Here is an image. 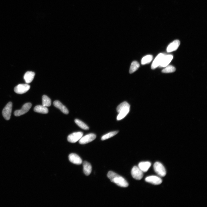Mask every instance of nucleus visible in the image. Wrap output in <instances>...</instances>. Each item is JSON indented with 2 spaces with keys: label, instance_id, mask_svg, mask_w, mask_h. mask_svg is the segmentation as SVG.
I'll return each instance as SVG.
<instances>
[{
  "label": "nucleus",
  "instance_id": "1",
  "mask_svg": "<svg viewBox=\"0 0 207 207\" xmlns=\"http://www.w3.org/2000/svg\"><path fill=\"white\" fill-rule=\"evenodd\" d=\"M107 176L112 182L120 187L126 188L129 186L128 183L124 178L113 171H109Z\"/></svg>",
  "mask_w": 207,
  "mask_h": 207
},
{
  "label": "nucleus",
  "instance_id": "2",
  "mask_svg": "<svg viewBox=\"0 0 207 207\" xmlns=\"http://www.w3.org/2000/svg\"><path fill=\"white\" fill-rule=\"evenodd\" d=\"M154 169L156 173L159 176L163 177L166 176V170L160 163L158 162L155 163L154 165Z\"/></svg>",
  "mask_w": 207,
  "mask_h": 207
},
{
  "label": "nucleus",
  "instance_id": "3",
  "mask_svg": "<svg viewBox=\"0 0 207 207\" xmlns=\"http://www.w3.org/2000/svg\"><path fill=\"white\" fill-rule=\"evenodd\" d=\"M131 174L132 177L137 180H141L143 176V172L139 167L136 166L133 167L131 170Z\"/></svg>",
  "mask_w": 207,
  "mask_h": 207
},
{
  "label": "nucleus",
  "instance_id": "4",
  "mask_svg": "<svg viewBox=\"0 0 207 207\" xmlns=\"http://www.w3.org/2000/svg\"><path fill=\"white\" fill-rule=\"evenodd\" d=\"M83 135V132H81L74 133L68 136V141L72 143H75L81 139Z\"/></svg>",
  "mask_w": 207,
  "mask_h": 207
},
{
  "label": "nucleus",
  "instance_id": "5",
  "mask_svg": "<svg viewBox=\"0 0 207 207\" xmlns=\"http://www.w3.org/2000/svg\"><path fill=\"white\" fill-rule=\"evenodd\" d=\"M13 104L11 102H9L3 110L2 113L5 119L7 120H10L12 111Z\"/></svg>",
  "mask_w": 207,
  "mask_h": 207
},
{
  "label": "nucleus",
  "instance_id": "6",
  "mask_svg": "<svg viewBox=\"0 0 207 207\" xmlns=\"http://www.w3.org/2000/svg\"><path fill=\"white\" fill-rule=\"evenodd\" d=\"M96 138V135L93 133H90L82 137L79 140V143L80 144L84 145L94 140Z\"/></svg>",
  "mask_w": 207,
  "mask_h": 207
},
{
  "label": "nucleus",
  "instance_id": "7",
  "mask_svg": "<svg viewBox=\"0 0 207 207\" xmlns=\"http://www.w3.org/2000/svg\"><path fill=\"white\" fill-rule=\"evenodd\" d=\"M32 106L31 103H27L25 104L22 107L21 109L15 111L14 113L15 116L18 117L23 115L27 113Z\"/></svg>",
  "mask_w": 207,
  "mask_h": 207
},
{
  "label": "nucleus",
  "instance_id": "8",
  "mask_svg": "<svg viewBox=\"0 0 207 207\" xmlns=\"http://www.w3.org/2000/svg\"><path fill=\"white\" fill-rule=\"evenodd\" d=\"M30 88V86L27 84H20L15 87L14 91L18 94H22L27 92Z\"/></svg>",
  "mask_w": 207,
  "mask_h": 207
},
{
  "label": "nucleus",
  "instance_id": "9",
  "mask_svg": "<svg viewBox=\"0 0 207 207\" xmlns=\"http://www.w3.org/2000/svg\"><path fill=\"white\" fill-rule=\"evenodd\" d=\"M145 181L148 183L155 185L161 184L162 182V179L156 176H151L147 177Z\"/></svg>",
  "mask_w": 207,
  "mask_h": 207
},
{
  "label": "nucleus",
  "instance_id": "10",
  "mask_svg": "<svg viewBox=\"0 0 207 207\" xmlns=\"http://www.w3.org/2000/svg\"><path fill=\"white\" fill-rule=\"evenodd\" d=\"M180 44V41L176 40L170 43L168 46L167 51L168 52H170L176 50L179 47Z\"/></svg>",
  "mask_w": 207,
  "mask_h": 207
},
{
  "label": "nucleus",
  "instance_id": "11",
  "mask_svg": "<svg viewBox=\"0 0 207 207\" xmlns=\"http://www.w3.org/2000/svg\"><path fill=\"white\" fill-rule=\"evenodd\" d=\"M164 56V54L160 53L157 56L151 65V68L153 70H155L158 66H159Z\"/></svg>",
  "mask_w": 207,
  "mask_h": 207
},
{
  "label": "nucleus",
  "instance_id": "12",
  "mask_svg": "<svg viewBox=\"0 0 207 207\" xmlns=\"http://www.w3.org/2000/svg\"><path fill=\"white\" fill-rule=\"evenodd\" d=\"M68 158L70 161L73 164L80 165L82 163L81 158L76 154L72 153L69 155Z\"/></svg>",
  "mask_w": 207,
  "mask_h": 207
},
{
  "label": "nucleus",
  "instance_id": "13",
  "mask_svg": "<svg viewBox=\"0 0 207 207\" xmlns=\"http://www.w3.org/2000/svg\"><path fill=\"white\" fill-rule=\"evenodd\" d=\"M173 58V56L172 55H165L159 66L166 67L170 63Z\"/></svg>",
  "mask_w": 207,
  "mask_h": 207
},
{
  "label": "nucleus",
  "instance_id": "14",
  "mask_svg": "<svg viewBox=\"0 0 207 207\" xmlns=\"http://www.w3.org/2000/svg\"><path fill=\"white\" fill-rule=\"evenodd\" d=\"M54 105L55 107L59 109L64 113L65 114H68L69 112L67 109L59 101H54Z\"/></svg>",
  "mask_w": 207,
  "mask_h": 207
},
{
  "label": "nucleus",
  "instance_id": "15",
  "mask_svg": "<svg viewBox=\"0 0 207 207\" xmlns=\"http://www.w3.org/2000/svg\"><path fill=\"white\" fill-rule=\"evenodd\" d=\"M151 165V164L149 162H142L139 163L138 167L143 172H146L148 170Z\"/></svg>",
  "mask_w": 207,
  "mask_h": 207
},
{
  "label": "nucleus",
  "instance_id": "16",
  "mask_svg": "<svg viewBox=\"0 0 207 207\" xmlns=\"http://www.w3.org/2000/svg\"><path fill=\"white\" fill-rule=\"evenodd\" d=\"M83 170L84 174L87 176H88L91 173L92 171V167L90 163L86 161H84L83 163Z\"/></svg>",
  "mask_w": 207,
  "mask_h": 207
},
{
  "label": "nucleus",
  "instance_id": "17",
  "mask_svg": "<svg viewBox=\"0 0 207 207\" xmlns=\"http://www.w3.org/2000/svg\"><path fill=\"white\" fill-rule=\"evenodd\" d=\"M35 74L32 72H27L25 74L24 79L27 84L31 83L33 80Z\"/></svg>",
  "mask_w": 207,
  "mask_h": 207
},
{
  "label": "nucleus",
  "instance_id": "18",
  "mask_svg": "<svg viewBox=\"0 0 207 207\" xmlns=\"http://www.w3.org/2000/svg\"><path fill=\"white\" fill-rule=\"evenodd\" d=\"M130 108L126 107L121 109L117 117V120H120L124 118L129 112Z\"/></svg>",
  "mask_w": 207,
  "mask_h": 207
},
{
  "label": "nucleus",
  "instance_id": "19",
  "mask_svg": "<svg viewBox=\"0 0 207 207\" xmlns=\"http://www.w3.org/2000/svg\"><path fill=\"white\" fill-rule=\"evenodd\" d=\"M34 111L36 112L46 114L48 113V110L46 107L43 105H38L34 108Z\"/></svg>",
  "mask_w": 207,
  "mask_h": 207
},
{
  "label": "nucleus",
  "instance_id": "20",
  "mask_svg": "<svg viewBox=\"0 0 207 207\" xmlns=\"http://www.w3.org/2000/svg\"><path fill=\"white\" fill-rule=\"evenodd\" d=\"M140 66L139 63L135 61H133L131 65L129 72L132 74L136 71Z\"/></svg>",
  "mask_w": 207,
  "mask_h": 207
},
{
  "label": "nucleus",
  "instance_id": "21",
  "mask_svg": "<svg viewBox=\"0 0 207 207\" xmlns=\"http://www.w3.org/2000/svg\"><path fill=\"white\" fill-rule=\"evenodd\" d=\"M42 105L46 107L50 106L51 104V99L47 96L44 95L42 97Z\"/></svg>",
  "mask_w": 207,
  "mask_h": 207
},
{
  "label": "nucleus",
  "instance_id": "22",
  "mask_svg": "<svg viewBox=\"0 0 207 207\" xmlns=\"http://www.w3.org/2000/svg\"><path fill=\"white\" fill-rule=\"evenodd\" d=\"M176 68L172 65L167 66L162 70V72L164 73H171L175 72Z\"/></svg>",
  "mask_w": 207,
  "mask_h": 207
},
{
  "label": "nucleus",
  "instance_id": "23",
  "mask_svg": "<svg viewBox=\"0 0 207 207\" xmlns=\"http://www.w3.org/2000/svg\"><path fill=\"white\" fill-rule=\"evenodd\" d=\"M153 58L152 55H147L143 57L141 60V64L142 65H145L151 62Z\"/></svg>",
  "mask_w": 207,
  "mask_h": 207
},
{
  "label": "nucleus",
  "instance_id": "24",
  "mask_svg": "<svg viewBox=\"0 0 207 207\" xmlns=\"http://www.w3.org/2000/svg\"><path fill=\"white\" fill-rule=\"evenodd\" d=\"M118 131H114L110 132L104 135H103L101 137V140L102 141H104L107 140L109 138L117 134L119 132Z\"/></svg>",
  "mask_w": 207,
  "mask_h": 207
},
{
  "label": "nucleus",
  "instance_id": "25",
  "mask_svg": "<svg viewBox=\"0 0 207 207\" xmlns=\"http://www.w3.org/2000/svg\"><path fill=\"white\" fill-rule=\"evenodd\" d=\"M75 122L82 129L86 130L89 129V127L88 126L84 123L79 119H76L75 120Z\"/></svg>",
  "mask_w": 207,
  "mask_h": 207
},
{
  "label": "nucleus",
  "instance_id": "26",
  "mask_svg": "<svg viewBox=\"0 0 207 207\" xmlns=\"http://www.w3.org/2000/svg\"><path fill=\"white\" fill-rule=\"evenodd\" d=\"M128 107L130 108V105L129 104L126 102H124L121 103L117 107V111L119 113L121 109L125 107Z\"/></svg>",
  "mask_w": 207,
  "mask_h": 207
}]
</instances>
